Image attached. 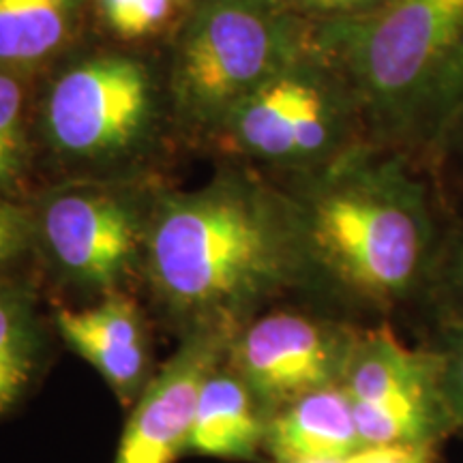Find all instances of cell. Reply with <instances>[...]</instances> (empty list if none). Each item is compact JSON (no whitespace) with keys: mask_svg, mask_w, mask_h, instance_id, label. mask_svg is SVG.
Listing matches in <instances>:
<instances>
[{"mask_svg":"<svg viewBox=\"0 0 463 463\" xmlns=\"http://www.w3.org/2000/svg\"><path fill=\"white\" fill-rule=\"evenodd\" d=\"M363 449L344 386L307 392L269 416L264 453L273 463L347 457Z\"/></svg>","mask_w":463,"mask_h":463,"instance_id":"cell-13","label":"cell"},{"mask_svg":"<svg viewBox=\"0 0 463 463\" xmlns=\"http://www.w3.org/2000/svg\"><path fill=\"white\" fill-rule=\"evenodd\" d=\"M442 449L438 444H380L356 450L350 463H439Z\"/></svg>","mask_w":463,"mask_h":463,"instance_id":"cell-21","label":"cell"},{"mask_svg":"<svg viewBox=\"0 0 463 463\" xmlns=\"http://www.w3.org/2000/svg\"><path fill=\"white\" fill-rule=\"evenodd\" d=\"M225 123L247 155L298 181L369 142L350 86L317 45L249 92Z\"/></svg>","mask_w":463,"mask_h":463,"instance_id":"cell-5","label":"cell"},{"mask_svg":"<svg viewBox=\"0 0 463 463\" xmlns=\"http://www.w3.org/2000/svg\"><path fill=\"white\" fill-rule=\"evenodd\" d=\"M34 241L62 281L80 292H118L144 262L150 213L125 191L78 184L43 195Z\"/></svg>","mask_w":463,"mask_h":463,"instance_id":"cell-7","label":"cell"},{"mask_svg":"<svg viewBox=\"0 0 463 463\" xmlns=\"http://www.w3.org/2000/svg\"><path fill=\"white\" fill-rule=\"evenodd\" d=\"M54 326L67 347L131 408L153 378V345L140 305L118 289L82 309L58 307Z\"/></svg>","mask_w":463,"mask_h":463,"instance_id":"cell-11","label":"cell"},{"mask_svg":"<svg viewBox=\"0 0 463 463\" xmlns=\"http://www.w3.org/2000/svg\"><path fill=\"white\" fill-rule=\"evenodd\" d=\"M303 223L309 289L373 324L419 316L450 222L442 187L397 150L358 144L289 191Z\"/></svg>","mask_w":463,"mask_h":463,"instance_id":"cell-1","label":"cell"},{"mask_svg":"<svg viewBox=\"0 0 463 463\" xmlns=\"http://www.w3.org/2000/svg\"><path fill=\"white\" fill-rule=\"evenodd\" d=\"M341 386L352 402L363 447H444L455 436L436 354L420 341L405 344L392 324L361 328Z\"/></svg>","mask_w":463,"mask_h":463,"instance_id":"cell-6","label":"cell"},{"mask_svg":"<svg viewBox=\"0 0 463 463\" xmlns=\"http://www.w3.org/2000/svg\"><path fill=\"white\" fill-rule=\"evenodd\" d=\"M109 26L123 37H142L167 20L172 0H101Z\"/></svg>","mask_w":463,"mask_h":463,"instance_id":"cell-19","label":"cell"},{"mask_svg":"<svg viewBox=\"0 0 463 463\" xmlns=\"http://www.w3.org/2000/svg\"><path fill=\"white\" fill-rule=\"evenodd\" d=\"M350 457H320V459H298V461H286V463H350Z\"/></svg>","mask_w":463,"mask_h":463,"instance_id":"cell-24","label":"cell"},{"mask_svg":"<svg viewBox=\"0 0 463 463\" xmlns=\"http://www.w3.org/2000/svg\"><path fill=\"white\" fill-rule=\"evenodd\" d=\"M34 242V219L24 208L14 204L0 194V281L9 279L11 266H15Z\"/></svg>","mask_w":463,"mask_h":463,"instance_id":"cell-20","label":"cell"},{"mask_svg":"<svg viewBox=\"0 0 463 463\" xmlns=\"http://www.w3.org/2000/svg\"><path fill=\"white\" fill-rule=\"evenodd\" d=\"M436 326H463V215L455 217L444 234L422 303L419 335Z\"/></svg>","mask_w":463,"mask_h":463,"instance_id":"cell-16","label":"cell"},{"mask_svg":"<svg viewBox=\"0 0 463 463\" xmlns=\"http://www.w3.org/2000/svg\"><path fill=\"white\" fill-rule=\"evenodd\" d=\"M144 266L159 309L181 337L236 333L275 298L309 289L297 200L247 176L159 200L150 211Z\"/></svg>","mask_w":463,"mask_h":463,"instance_id":"cell-2","label":"cell"},{"mask_svg":"<svg viewBox=\"0 0 463 463\" xmlns=\"http://www.w3.org/2000/svg\"><path fill=\"white\" fill-rule=\"evenodd\" d=\"M288 3L307 20L322 24V22L344 20V17L363 14V11L380 5L382 0H288Z\"/></svg>","mask_w":463,"mask_h":463,"instance_id":"cell-22","label":"cell"},{"mask_svg":"<svg viewBox=\"0 0 463 463\" xmlns=\"http://www.w3.org/2000/svg\"><path fill=\"white\" fill-rule=\"evenodd\" d=\"M363 324L311 309H275L236 331L225 361L269 414L294 399L341 384Z\"/></svg>","mask_w":463,"mask_h":463,"instance_id":"cell-9","label":"cell"},{"mask_svg":"<svg viewBox=\"0 0 463 463\" xmlns=\"http://www.w3.org/2000/svg\"><path fill=\"white\" fill-rule=\"evenodd\" d=\"M436 354L439 384L455 436L463 438V326H436L419 335Z\"/></svg>","mask_w":463,"mask_h":463,"instance_id":"cell-18","label":"cell"},{"mask_svg":"<svg viewBox=\"0 0 463 463\" xmlns=\"http://www.w3.org/2000/svg\"><path fill=\"white\" fill-rule=\"evenodd\" d=\"M155 82L129 56H95L52 82L43 106L50 146L80 164L131 153L155 118Z\"/></svg>","mask_w":463,"mask_h":463,"instance_id":"cell-8","label":"cell"},{"mask_svg":"<svg viewBox=\"0 0 463 463\" xmlns=\"http://www.w3.org/2000/svg\"><path fill=\"white\" fill-rule=\"evenodd\" d=\"M269 410L223 361L202 386L184 453L228 461H256L264 453Z\"/></svg>","mask_w":463,"mask_h":463,"instance_id":"cell-12","label":"cell"},{"mask_svg":"<svg viewBox=\"0 0 463 463\" xmlns=\"http://www.w3.org/2000/svg\"><path fill=\"white\" fill-rule=\"evenodd\" d=\"M314 48L316 24L288 0H200L174 52V101L194 123H219Z\"/></svg>","mask_w":463,"mask_h":463,"instance_id":"cell-4","label":"cell"},{"mask_svg":"<svg viewBox=\"0 0 463 463\" xmlns=\"http://www.w3.org/2000/svg\"><path fill=\"white\" fill-rule=\"evenodd\" d=\"M43 361V328L31 283L0 281V416L24 399Z\"/></svg>","mask_w":463,"mask_h":463,"instance_id":"cell-14","label":"cell"},{"mask_svg":"<svg viewBox=\"0 0 463 463\" xmlns=\"http://www.w3.org/2000/svg\"><path fill=\"white\" fill-rule=\"evenodd\" d=\"M78 0H0V67H26L61 48Z\"/></svg>","mask_w":463,"mask_h":463,"instance_id":"cell-15","label":"cell"},{"mask_svg":"<svg viewBox=\"0 0 463 463\" xmlns=\"http://www.w3.org/2000/svg\"><path fill=\"white\" fill-rule=\"evenodd\" d=\"M24 164V89L15 73L0 71V194L17 184Z\"/></svg>","mask_w":463,"mask_h":463,"instance_id":"cell-17","label":"cell"},{"mask_svg":"<svg viewBox=\"0 0 463 463\" xmlns=\"http://www.w3.org/2000/svg\"><path fill=\"white\" fill-rule=\"evenodd\" d=\"M316 45L350 86L367 140L438 176L463 114V0H382L316 24Z\"/></svg>","mask_w":463,"mask_h":463,"instance_id":"cell-3","label":"cell"},{"mask_svg":"<svg viewBox=\"0 0 463 463\" xmlns=\"http://www.w3.org/2000/svg\"><path fill=\"white\" fill-rule=\"evenodd\" d=\"M234 335L200 331L181 337L129 408L114 463H174L184 453L202 386L225 361Z\"/></svg>","mask_w":463,"mask_h":463,"instance_id":"cell-10","label":"cell"},{"mask_svg":"<svg viewBox=\"0 0 463 463\" xmlns=\"http://www.w3.org/2000/svg\"><path fill=\"white\" fill-rule=\"evenodd\" d=\"M447 159H455L463 170V114H461V118L457 120L455 129L449 137L447 150H444V161ZM444 161H442V165H444Z\"/></svg>","mask_w":463,"mask_h":463,"instance_id":"cell-23","label":"cell"}]
</instances>
